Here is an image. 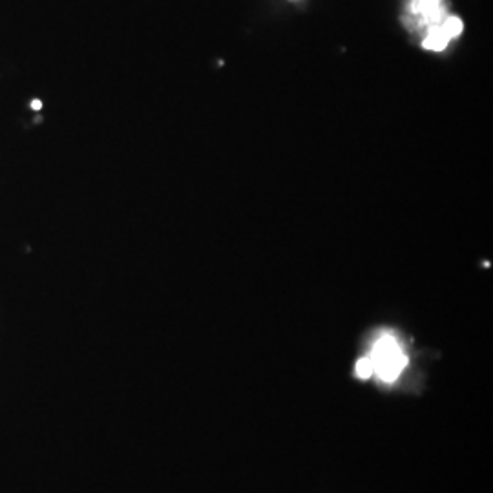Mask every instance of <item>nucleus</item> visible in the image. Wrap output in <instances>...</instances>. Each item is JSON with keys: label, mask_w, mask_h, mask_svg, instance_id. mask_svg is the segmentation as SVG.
Masks as SVG:
<instances>
[{"label": "nucleus", "mask_w": 493, "mask_h": 493, "mask_svg": "<svg viewBox=\"0 0 493 493\" xmlns=\"http://www.w3.org/2000/svg\"><path fill=\"white\" fill-rule=\"evenodd\" d=\"M367 359L371 362L373 376L383 383H393L398 380L408 366V356L402 351L398 340L388 333L376 338Z\"/></svg>", "instance_id": "1"}, {"label": "nucleus", "mask_w": 493, "mask_h": 493, "mask_svg": "<svg viewBox=\"0 0 493 493\" xmlns=\"http://www.w3.org/2000/svg\"><path fill=\"white\" fill-rule=\"evenodd\" d=\"M442 28L446 30V33L450 35V38H453L462 31V22L457 17H446L442 21Z\"/></svg>", "instance_id": "4"}, {"label": "nucleus", "mask_w": 493, "mask_h": 493, "mask_svg": "<svg viewBox=\"0 0 493 493\" xmlns=\"http://www.w3.org/2000/svg\"><path fill=\"white\" fill-rule=\"evenodd\" d=\"M411 11L420 18L422 24H440L442 22V8L440 0H413L411 2Z\"/></svg>", "instance_id": "2"}, {"label": "nucleus", "mask_w": 493, "mask_h": 493, "mask_svg": "<svg viewBox=\"0 0 493 493\" xmlns=\"http://www.w3.org/2000/svg\"><path fill=\"white\" fill-rule=\"evenodd\" d=\"M31 108H33V110H41V108H43V102H41V101H33V102H31Z\"/></svg>", "instance_id": "6"}, {"label": "nucleus", "mask_w": 493, "mask_h": 493, "mask_svg": "<svg viewBox=\"0 0 493 493\" xmlns=\"http://www.w3.org/2000/svg\"><path fill=\"white\" fill-rule=\"evenodd\" d=\"M354 373H356L359 378H371L373 369H371V362H369L367 356H364V359H360L359 362H356V366H354Z\"/></svg>", "instance_id": "5"}, {"label": "nucleus", "mask_w": 493, "mask_h": 493, "mask_svg": "<svg viewBox=\"0 0 493 493\" xmlns=\"http://www.w3.org/2000/svg\"><path fill=\"white\" fill-rule=\"evenodd\" d=\"M450 43V35L446 33V30L442 28V22L437 26H431L430 33H428L426 41H424V46L428 48V50H433V51H440L446 48V44Z\"/></svg>", "instance_id": "3"}]
</instances>
